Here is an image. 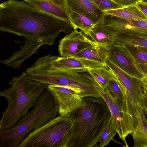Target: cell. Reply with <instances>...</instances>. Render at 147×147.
Listing matches in <instances>:
<instances>
[{
  "instance_id": "6da1fadb",
  "label": "cell",
  "mask_w": 147,
  "mask_h": 147,
  "mask_svg": "<svg viewBox=\"0 0 147 147\" xmlns=\"http://www.w3.org/2000/svg\"><path fill=\"white\" fill-rule=\"evenodd\" d=\"M0 30L25 38L13 56L23 63L42 46L54 44L61 32L74 30L69 24L32 7L23 1L8 0L0 4Z\"/></svg>"
},
{
  "instance_id": "7a4b0ae2",
  "label": "cell",
  "mask_w": 147,
  "mask_h": 147,
  "mask_svg": "<svg viewBox=\"0 0 147 147\" xmlns=\"http://www.w3.org/2000/svg\"><path fill=\"white\" fill-rule=\"evenodd\" d=\"M53 55L38 58L27 68L26 73L31 80L45 86L55 85L69 87L80 94L83 98H101L96 90L88 69H68L54 65Z\"/></svg>"
},
{
  "instance_id": "3957f363",
  "label": "cell",
  "mask_w": 147,
  "mask_h": 147,
  "mask_svg": "<svg viewBox=\"0 0 147 147\" xmlns=\"http://www.w3.org/2000/svg\"><path fill=\"white\" fill-rule=\"evenodd\" d=\"M10 87L0 92V96L6 99L7 105L2 113L0 130L9 129L34 107L45 86L30 79L25 72L14 77L9 82Z\"/></svg>"
},
{
  "instance_id": "277c9868",
  "label": "cell",
  "mask_w": 147,
  "mask_h": 147,
  "mask_svg": "<svg viewBox=\"0 0 147 147\" xmlns=\"http://www.w3.org/2000/svg\"><path fill=\"white\" fill-rule=\"evenodd\" d=\"M86 103L75 111V131L68 147H92L99 142L111 117L102 98H83Z\"/></svg>"
},
{
  "instance_id": "5b68a950",
  "label": "cell",
  "mask_w": 147,
  "mask_h": 147,
  "mask_svg": "<svg viewBox=\"0 0 147 147\" xmlns=\"http://www.w3.org/2000/svg\"><path fill=\"white\" fill-rule=\"evenodd\" d=\"M58 105L46 89L33 109L10 128L0 130V147H19L32 131L57 116Z\"/></svg>"
},
{
  "instance_id": "8992f818",
  "label": "cell",
  "mask_w": 147,
  "mask_h": 147,
  "mask_svg": "<svg viewBox=\"0 0 147 147\" xmlns=\"http://www.w3.org/2000/svg\"><path fill=\"white\" fill-rule=\"evenodd\" d=\"M76 121L75 111L59 115L31 132L19 147H68Z\"/></svg>"
},
{
  "instance_id": "52a82bcc",
  "label": "cell",
  "mask_w": 147,
  "mask_h": 147,
  "mask_svg": "<svg viewBox=\"0 0 147 147\" xmlns=\"http://www.w3.org/2000/svg\"><path fill=\"white\" fill-rule=\"evenodd\" d=\"M91 79L96 90L110 111L119 138L128 146L125 138L132 132L136 124L134 110L128 98L123 101L113 97L106 86H101L92 77Z\"/></svg>"
},
{
  "instance_id": "ba28073f",
  "label": "cell",
  "mask_w": 147,
  "mask_h": 147,
  "mask_svg": "<svg viewBox=\"0 0 147 147\" xmlns=\"http://www.w3.org/2000/svg\"><path fill=\"white\" fill-rule=\"evenodd\" d=\"M101 22L105 27L114 34L147 38V20H126L104 13Z\"/></svg>"
},
{
  "instance_id": "9c48e42d",
  "label": "cell",
  "mask_w": 147,
  "mask_h": 147,
  "mask_svg": "<svg viewBox=\"0 0 147 147\" xmlns=\"http://www.w3.org/2000/svg\"><path fill=\"white\" fill-rule=\"evenodd\" d=\"M45 86L58 105L59 115L71 113L86 103L81 95L69 87L55 85Z\"/></svg>"
},
{
  "instance_id": "30bf717a",
  "label": "cell",
  "mask_w": 147,
  "mask_h": 147,
  "mask_svg": "<svg viewBox=\"0 0 147 147\" xmlns=\"http://www.w3.org/2000/svg\"><path fill=\"white\" fill-rule=\"evenodd\" d=\"M107 65L113 71L125 88L128 99L133 108L140 105V98L143 88L141 78L128 74L108 59Z\"/></svg>"
},
{
  "instance_id": "8fae6325",
  "label": "cell",
  "mask_w": 147,
  "mask_h": 147,
  "mask_svg": "<svg viewBox=\"0 0 147 147\" xmlns=\"http://www.w3.org/2000/svg\"><path fill=\"white\" fill-rule=\"evenodd\" d=\"M58 42V52L63 57H74L78 53L95 44L89 40L82 31H79L77 29L66 35Z\"/></svg>"
},
{
  "instance_id": "7c38bea8",
  "label": "cell",
  "mask_w": 147,
  "mask_h": 147,
  "mask_svg": "<svg viewBox=\"0 0 147 147\" xmlns=\"http://www.w3.org/2000/svg\"><path fill=\"white\" fill-rule=\"evenodd\" d=\"M107 59L132 76L141 78L144 76L138 70L132 58L123 45L112 44L107 49Z\"/></svg>"
},
{
  "instance_id": "4fadbf2b",
  "label": "cell",
  "mask_w": 147,
  "mask_h": 147,
  "mask_svg": "<svg viewBox=\"0 0 147 147\" xmlns=\"http://www.w3.org/2000/svg\"><path fill=\"white\" fill-rule=\"evenodd\" d=\"M23 1L35 9L66 22L73 26L70 16L71 11L65 0Z\"/></svg>"
},
{
  "instance_id": "5bb4252c",
  "label": "cell",
  "mask_w": 147,
  "mask_h": 147,
  "mask_svg": "<svg viewBox=\"0 0 147 147\" xmlns=\"http://www.w3.org/2000/svg\"><path fill=\"white\" fill-rule=\"evenodd\" d=\"M70 11L83 15L95 24L101 22L104 13L96 5L93 0H65Z\"/></svg>"
},
{
  "instance_id": "9a60e30c",
  "label": "cell",
  "mask_w": 147,
  "mask_h": 147,
  "mask_svg": "<svg viewBox=\"0 0 147 147\" xmlns=\"http://www.w3.org/2000/svg\"><path fill=\"white\" fill-rule=\"evenodd\" d=\"M53 62L56 66L68 69H88L99 68L104 65L96 61L74 57H63L53 55Z\"/></svg>"
},
{
  "instance_id": "2e32d148",
  "label": "cell",
  "mask_w": 147,
  "mask_h": 147,
  "mask_svg": "<svg viewBox=\"0 0 147 147\" xmlns=\"http://www.w3.org/2000/svg\"><path fill=\"white\" fill-rule=\"evenodd\" d=\"M84 35L92 42L107 49L114 43V34L105 27L101 22L96 24Z\"/></svg>"
},
{
  "instance_id": "e0dca14e",
  "label": "cell",
  "mask_w": 147,
  "mask_h": 147,
  "mask_svg": "<svg viewBox=\"0 0 147 147\" xmlns=\"http://www.w3.org/2000/svg\"><path fill=\"white\" fill-rule=\"evenodd\" d=\"M136 120V126L131 134L134 141V147H147V123L140 105L133 109Z\"/></svg>"
},
{
  "instance_id": "ac0fdd59",
  "label": "cell",
  "mask_w": 147,
  "mask_h": 147,
  "mask_svg": "<svg viewBox=\"0 0 147 147\" xmlns=\"http://www.w3.org/2000/svg\"><path fill=\"white\" fill-rule=\"evenodd\" d=\"M107 49L94 44L78 53L74 57L90 60L107 65Z\"/></svg>"
},
{
  "instance_id": "d6986e66",
  "label": "cell",
  "mask_w": 147,
  "mask_h": 147,
  "mask_svg": "<svg viewBox=\"0 0 147 147\" xmlns=\"http://www.w3.org/2000/svg\"><path fill=\"white\" fill-rule=\"evenodd\" d=\"M103 12L105 14L113 15L126 20H147V16L136 4Z\"/></svg>"
},
{
  "instance_id": "ffe728a7",
  "label": "cell",
  "mask_w": 147,
  "mask_h": 147,
  "mask_svg": "<svg viewBox=\"0 0 147 147\" xmlns=\"http://www.w3.org/2000/svg\"><path fill=\"white\" fill-rule=\"evenodd\" d=\"M132 58L135 64L144 76L147 74V52L135 45H123Z\"/></svg>"
},
{
  "instance_id": "44dd1931",
  "label": "cell",
  "mask_w": 147,
  "mask_h": 147,
  "mask_svg": "<svg viewBox=\"0 0 147 147\" xmlns=\"http://www.w3.org/2000/svg\"><path fill=\"white\" fill-rule=\"evenodd\" d=\"M88 70L91 76L100 85L104 87L107 86L111 79L116 76L113 71L107 65Z\"/></svg>"
},
{
  "instance_id": "7402d4cb",
  "label": "cell",
  "mask_w": 147,
  "mask_h": 147,
  "mask_svg": "<svg viewBox=\"0 0 147 147\" xmlns=\"http://www.w3.org/2000/svg\"><path fill=\"white\" fill-rule=\"evenodd\" d=\"M114 34L115 43L122 45H128L138 46L147 52V38L123 34Z\"/></svg>"
},
{
  "instance_id": "603a6c76",
  "label": "cell",
  "mask_w": 147,
  "mask_h": 147,
  "mask_svg": "<svg viewBox=\"0 0 147 147\" xmlns=\"http://www.w3.org/2000/svg\"><path fill=\"white\" fill-rule=\"evenodd\" d=\"M69 14L74 30L80 29L84 34H87L96 24L83 15L72 11H70Z\"/></svg>"
},
{
  "instance_id": "cb8c5ba5",
  "label": "cell",
  "mask_w": 147,
  "mask_h": 147,
  "mask_svg": "<svg viewBox=\"0 0 147 147\" xmlns=\"http://www.w3.org/2000/svg\"><path fill=\"white\" fill-rule=\"evenodd\" d=\"M106 87L113 97L123 101L127 98L126 91L116 76L109 81Z\"/></svg>"
},
{
  "instance_id": "d4e9b609",
  "label": "cell",
  "mask_w": 147,
  "mask_h": 147,
  "mask_svg": "<svg viewBox=\"0 0 147 147\" xmlns=\"http://www.w3.org/2000/svg\"><path fill=\"white\" fill-rule=\"evenodd\" d=\"M117 133L115 125L111 116L100 137L99 147H103L107 146Z\"/></svg>"
},
{
  "instance_id": "484cf974",
  "label": "cell",
  "mask_w": 147,
  "mask_h": 147,
  "mask_svg": "<svg viewBox=\"0 0 147 147\" xmlns=\"http://www.w3.org/2000/svg\"><path fill=\"white\" fill-rule=\"evenodd\" d=\"M93 0L97 7L103 11L122 7L112 0Z\"/></svg>"
},
{
  "instance_id": "4316f807",
  "label": "cell",
  "mask_w": 147,
  "mask_h": 147,
  "mask_svg": "<svg viewBox=\"0 0 147 147\" xmlns=\"http://www.w3.org/2000/svg\"><path fill=\"white\" fill-rule=\"evenodd\" d=\"M140 106L147 109V87L143 86L140 100Z\"/></svg>"
},
{
  "instance_id": "83f0119b",
  "label": "cell",
  "mask_w": 147,
  "mask_h": 147,
  "mask_svg": "<svg viewBox=\"0 0 147 147\" xmlns=\"http://www.w3.org/2000/svg\"><path fill=\"white\" fill-rule=\"evenodd\" d=\"M121 7L136 4L142 0H112Z\"/></svg>"
},
{
  "instance_id": "f1b7e54d",
  "label": "cell",
  "mask_w": 147,
  "mask_h": 147,
  "mask_svg": "<svg viewBox=\"0 0 147 147\" xmlns=\"http://www.w3.org/2000/svg\"><path fill=\"white\" fill-rule=\"evenodd\" d=\"M137 5L142 11L147 16V6L139 2Z\"/></svg>"
},
{
  "instance_id": "f546056e",
  "label": "cell",
  "mask_w": 147,
  "mask_h": 147,
  "mask_svg": "<svg viewBox=\"0 0 147 147\" xmlns=\"http://www.w3.org/2000/svg\"><path fill=\"white\" fill-rule=\"evenodd\" d=\"M141 80L143 86L147 87V74L144 75L143 77L141 78Z\"/></svg>"
},
{
  "instance_id": "4dcf8cb0",
  "label": "cell",
  "mask_w": 147,
  "mask_h": 147,
  "mask_svg": "<svg viewBox=\"0 0 147 147\" xmlns=\"http://www.w3.org/2000/svg\"><path fill=\"white\" fill-rule=\"evenodd\" d=\"M142 108L145 119L147 123V111L142 107Z\"/></svg>"
},
{
  "instance_id": "1f68e13d",
  "label": "cell",
  "mask_w": 147,
  "mask_h": 147,
  "mask_svg": "<svg viewBox=\"0 0 147 147\" xmlns=\"http://www.w3.org/2000/svg\"><path fill=\"white\" fill-rule=\"evenodd\" d=\"M140 2L147 6V0H142Z\"/></svg>"
}]
</instances>
